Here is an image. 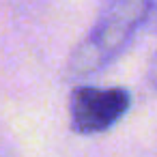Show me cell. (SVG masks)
Segmentation results:
<instances>
[{
  "mask_svg": "<svg viewBox=\"0 0 157 157\" xmlns=\"http://www.w3.org/2000/svg\"><path fill=\"white\" fill-rule=\"evenodd\" d=\"M151 11V0H105L84 41L73 50L67 69L73 78H88L114 63L131 43Z\"/></svg>",
  "mask_w": 157,
  "mask_h": 157,
  "instance_id": "6da1fadb",
  "label": "cell"
},
{
  "mask_svg": "<svg viewBox=\"0 0 157 157\" xmlns=\"http://www.w3.org/2000/svg\"><path fill=\"white\" fill-rule=\"evenodd\" d=\"M131 95L125 88H97V86H78L69 99L71 129L90 136L110 129L121 116L129 110Z\"/></svg>",
  "mask_w": 157,
  "mask_h": 157,
  "instance_id": "7a4b0ae2",
  "label": "cell"
},
{
  "mask_svg": "<svg viewBox=\"0 0 157 157\" xmlns=\"http://www.w3.org/2000/svg\"><path fill=\"white\" fill-rule=\"evenodd\" d=\"M148 84L157 90V54L153 56L151 60V67H148Z\"/></svg>",
  "mask_w": 157,
  "mask_h": 157,
  "instance_id": "3957f363",
  "label": "cell"
}]
</instances>
